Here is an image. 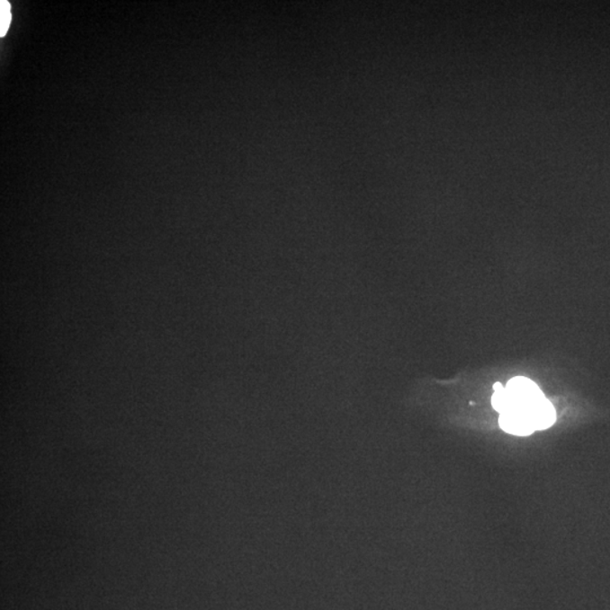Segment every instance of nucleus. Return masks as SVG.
<instances>
[{
    "instance_id": "nucleus-3",
    "label": "nucleus",
    "mask_w": 610,
    "mask_h": 610,
    "mask_svg": "<svg viewBox=\"0 0 610 610\" xmlns=\"http://www.w3.org/2000/svg\"><path fill=\"white\" fill-rule=\"evenodd\" d=\"M533 423L534 430H546V428L551 427L552 424L556 421V413L554 406L551 404L550 400L545 399L539 401L536 406L534 407L532 412Z\"/></svg>"
},
{
    "instance_id": "nucleus-4",
    "label": "nucleus",
    "mask_w": 610,
    "mask_h": 610,
    "mask_svg": "<svg viewBox=\"0 0 610 610\" xmlns=\"http://www.w3.org/2000/svg\"><path fill=\"white\" fill-rule=\"evenodd\" d=\"M12 20L11 5L7 0L0 2V37H5Z\"/></svg>"
},
{
    "instance_id": "nucleus-2",
    "label": "nucleus",
    "mask_w": 610,
    "mask_h": 610,
    "mask_svg": "<svg viewBox=\"0 0 610 610\" xmlns=\"http://www.w3.org/2000/svg\"><path fill=\"white\" fill-rule=\"evenodd\" d=\"M499 426L510 435L525 436L533 435L534 430L532 415L528 410L516 409L501 414Z\"/></svg>"
},
{
    "instance_id": "nucleus-5",
    "label": "nucleus",
    "mask_w": 610,
    "mask_h": 610,
    "mask_svg": "<svg viewBox=\"0 0 610 610\" xmlns=\"http://www.w3.org/2000/svg\"><path fill=\"white\" fill-rule=\"evenodd\" d=\"M492 405L494 409L499 414L508 412V409H510V397H508L506 388H504L501 391L494 393L492 398Z\"/></svg>"
},
{
    "instance_id": "nucleus-6",
    "label": "nucleus",
    "mask_w": 610,
    "mask_h": 610,
    "mask_svg": "<svg viewBox=\"0 0 610 610\" xmlns=\"http://www.w3.org/2000/svg\"><path fill=\"white\" fill-rule=\"evenodd\" d=\"M493 388H494V391H495V392L501 391V390H503V389H504V387L502 386V384L499 383V382L495 383Z\"/></svg>"
},
{
    "instance_id": "nucleus-1",
    "label": "nucleus",
    "mask_w": 610,
    "mask_h": 610,
    "mask_svg": "<svg viewBox=\"0 0 610 610\" xmlns=\"http://www.w3.org/2000/svg\"><path fill=\"white\" fill-rule=\"evenodd\" d=\"M507 392L510 397V410L523 409L532 412L539 401L545 399V396L532 380L516 377L507 384Z\"/></svg>"
}]
</instances>
